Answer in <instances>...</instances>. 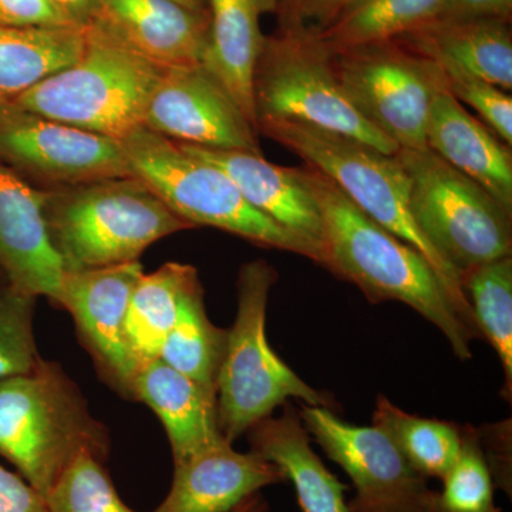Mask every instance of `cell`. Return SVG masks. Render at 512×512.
Wrapping results in <instances>:
<instances>
[{"mask_svg":"<svg viewBox=\"0 0 512 512\" xmlns=\"http://www.w3.org/2000/svg\"><path fill=\"white\" fill-rule=\"evenodd\" d=\"M296 170L322 218V266L356 285L369 302L406 303L441 330L458 359H471L478 336L427 259L367 217L316 168L303 164Z\"/></svg>","mask_w":512,"mask_h":512,"instance_id":"obj_1","label":"cell"},{"mask_svg":"<svg viewBox=\"0 0 512 512\" xmlns=\"http://www.w3.org/2000/svg\"><path fill=\"white\" fill-rule=\"evenodd\" d=\"M86 451L106 461L109 430L62 365L42 357L28 375L0 380V457L40 494Z\"/></svg>","mask_w":512,"mask_h":512,"instance_id":"obj_2","label":"cell"},{"mask_svg":"<svg viewBox=\"0 0 512 512\" xmlns=\"http://www.w3.org/2000/svg\"><path fill=\"white\" fill-rule=\"evenodd\" d=\"M256 131L326 175L367 217L419 251L433 266L468 328L481 338L461 275L414 220L410 180L396 154L382 153L353 138L292 121L258 124Z\"/></svg>","mask_w":512,"mask_h":512,"instance_id":"obj_3","label":"cell"},{"mask_svg":"<svg viewBox=\"0 0 512 512\" xmlns=\"http://www.w3.org/2000/svg\"><path fill=\"white\" fill-rule=\"evenodd\" d=\"M42 191L47 231L66 271L138 261L160 239L194 228L137 177Z\"/></svg>","mask_w":512,"mask_h":512,"instance_id":"obj_4","label":"cell"},{"mask_svg":"<svg viewBox=\"0 0 512 512\" xmlns=\"http://www.w3.org/2000/svg\"><path fill=\"white\" fill-rule=\"evenodd\" d=\"M163 70L87 25L79 59L13 101L47 119L120 141L144 127L148 100Z\"/></svg>","mask_w":512,"mask_h":512,"instance_id":"obj_5","label":"cell"},{"mask_svg":"<svg viewBox=\"0 0 512 512\" xmlns=\"http://www.w3.org/2000/svg\"><path fill=\"white\" fill-rule=\"evenodd\" d=\"M120 144L133 177L192 227L221 229L259 247L292 252L322 265L318 249L255 210L217 165L146 127Z\"/></svg>","mask_w":512,"mask_h":512,"instance_id":"obj_6","label":"cell"},{"mask_svg":"<svg viewBox=\"0 0 512 512\" xmlns=\"http://www.w3.org/2000/svg\"><path fill=\"white\" fill-rule=\"evenodd\" d=\"M278 272L265 259L242 265L238 274V309L228 329L227 348L217 380L218 420L231 443L289 399L332 409V397L313 389L276 355L266 336L269 293Z\"/></svg>","mask_w":512,"mask_h":512,"instance_id":"obj_7","label":"cell"},{"mask_svg":"<svg viewBox=\"0 0 512 512\" xmlns=\"http://www.w3.org/2000/svg\"><path fill=\"white\" fill-rule=\"evenodd\" d=\"M252 99L256 127L292 121L353 138L392 156L399 151L352 106L336 76L332 50L316 33L278 28L265 36Z\"/></svg>","mask_w":512,"mask_h":512,"instance_id":"obj_8","label":"cell"},{"mask_svg":"<svg viewBox=\"0 0 512 512\" xmlns=\"http://www.w3.org/2000/svg\"><path fill=\"white\" fill-rule=\"evenodd\" d=\"M410 180L414 220L434 248L463 276L511 256L512 215L430 148L396 153Z\"/></svg>","mask_w":512,"mask_h":512,"instance_id":"obj_9","label":"cell"},{"mask_svg":"<svg viewBox=\"0 0 512 512\" xmlns=\"http://www.w3.org/2000/svg\"><path fill=\"white\" fill-rule=\"evenodd\" d=\"M333 67L357 113L404 150H424L431 101L447 89L436 63L399 40L332 50Z\"/></svg>","mask_w":512,"mask_h":512,"instance_id":"obj_10","label":"cell"},{"mask_svg":"<svg viewBox=\"0 0 512 512\" xmlns=\"http://www.w3.org/2000/svg\"><path fill=\"white\" fill-rule=\"evenodd\" d=\"M309 436L355 487L350 512H434L436 493L392 439L376 426H355L333 409L301 403Z\"/></svg>","mask_w":512,"mask_h":512,"instance_id":"obj_11","label":"cell"},{"mask_svg":"<svg viewBox=\"0 0 512 512\" xmlns=\"http://www.w3.org/2000/svg\"><path fill=\"white\" fill-rule=\"evenodd\" d=\"M0 163L37 190L133 177L120 141L0 103Z\"/></svg>","mask_w":512,"mask_h":512,"instance_id":"obj_12","label":"cell"},{"mask_svg":"<svg viewBox=\"0 0 512 512\" xmlns=\"http://www.w3.org/2000/svg\"><path fill=\"white\" fill-rule=\"evenodd\" d=\"M143 274L140 261L66 271L53 299L72 316L80 343L103 382L127 400L140 367L127 342V309Z\"/></svg>","mask_w":512,"mask_h":512,"instance_id":"obj_13","label":"cell"},{"mask_svg":"<svg viewBox=\"0 0 512 512\" xmlns=\"http://www.w3.org/2000/svg\"><path fill=\"white\" fill-rule=\"evenodd\" d=\"M144 127L185 146L262 153L256 128L202 64L163 70Z\"/></svg>","mask_w":512,"mask_h":512,"instance_id":"obj_14","label":"cell"},{"mask_svg":"<svg viewBox=\"0 0 512 512\" xmlns=\"http://www.w3.org/2000/svg\"><path fill=\"white\" fill-rule=\"evenodd\" d=\"M89 25L109 33L151 63L202 64L210 36V12L174 0H94Z\"/></svg>","mask_w":512,"mask_h":512,"instance_id":"obj_15","label":"cell"},{"mask_svg":"<svg viewBox=\"0 0 512 512\" xmlns=\"http://www.w3.org/2000/svg\"><path fill=\"white\" fill-rule=\"evenodd\" d=\"M45 195L0 163V274L12 288L53 302L64 268L47 231Z\"/></svg>","mask_w":512,"mask_h":512,"instance_id":"obj_16","label":"cell"},{"mask_svg":"<svg viewBox=\"0 0 512 512\" xmlns=\"http://www.w3.org/2000/svg\"><path fill=\"white\" fill-rule=\"evenodd\" d=\"M285 481L276 464L221 439L174 461L170 491L154 512H229L262 488Z\"/></svg>","mask_w":512,"mask_h":512,"instance_id":"obj_17","label":"cell"},{"mask_svg":"<svg viewBox=\"0 0 512 512\" xmlns=\"http://www.w3.org/2000/svg\"><path fill=\"white\" fill-rule=\"evenodd\" d=\"M181 146L220 167L255 210L318 249L322 258V218L296 167L269 163L252 151Z\"/></svg>","mask_w":512,"mask_h":512,"instance_id":"obj_18","label":"cell"},{"mask_svg":"<svg viewBox=\"0 0 512 512\" xmlns=\"http://www.w3.org/2000/svg\"><path fill=\"white\" fill-rule=\"evenodd\" d=\"M396 40L436 63L447 77L512 89V32L507 20L436 19Z\"/></svg>","mask_w":512,"mask_h":512,"instance_id":"obj_19","label":"cell"},{"mask_svg":"<svg viewBox=\"0 0 512 512\" xmlns=\"http://www.w3.org/2000/svg\"><path fill=\"white\" fill-rule=\"evenodd\" d=\"M426 144L451 167L483 187L512 215V154L448 90L431 101Z\"/></svg>","mask_w":512,"mask_h":512,"instance_id":"obj_20","label":"cell"},{"mask_svg":"<svg viewBox=\"0 0 512 512\" xmlns=\"http://www.w3.org/2000/svg\"><path fill=\"white\" fill-rule=\"evenodd\" d=\"M131 400L150 407L163 423L173 461L225 439L218 420L217 390L153 359L138 367Z\"/></svg>","mask_w":512,"mask_h":512,"instance_id":"obj_21","label":"cell"},{"mask_svg":"<svg viewBox=\"0 0 512 512\" xmlns=\"http://www.w3.org/2000/svg\"><path fill=\"white\" fill-rule=\"evenodd\" d=\"M279 0H208L210 36L202 66L222 84L256 128L252 80L265 35L262 15Z\"/></svg>","mask_w":512,"mask_h":512,"instance_id":"obj_22","label":"cell"},{"mask_svg":"<svg viewBox=\"0 0 512 512\" xmlns=\"http://www.w3.org/2000/svg\"><path fill=\"white\" fill-rule=\"evenodd\" d=\"M247 434L251 450L284 471L302 512H350L346 485L313 451L311 436L293 404L285 403L281 416L266 417Z\"/></svg>","mask_w":512,"mask_h":512,"instance_id":"obj_23","label":"cell"},{"mask_svg":"<svg viewBox=\"0 0 512 512\" xmlns=\"http://www.w3.org/2000/svg\"><path fill=\"white\" fill-rule=\"evenodd\" d=\"M198 284L201 281L197 269L180 262H167L138 279L126 318L127 342L138 366L157 359L184 296Z\"/></svg>","mask_w":512,"mask_h":512,"instance_id":"obj_24","label":"cell"},{"mask_svg":"<svg viewBox=\"0 0 512 512\" xmlns=\"http://www.w3.org/2000/svg\"><path fill=\"white\" fill-rule=\"evenodd\" d=\"M84 28L18 29L0 25V103L76 62Z\"/></svg>","mask_w":512,"mask_h":512,"instance_id":"obj_25","label":"cell"},{"mask_svg":"<svg viewBox=\"0 0 512 512\" xmlns=\"http://www.w3.org/2000/svg\"><path fill=\"white\" fill-rule=\"evenodd\" d=\"M447 0H353L328 28L316 33L330 50L399 39L443 12Z\"/></svg>","mask_w":512,"mask_h":512,"instance_id":"obj_26","label":"cell"},{"mask_svg":"<svg viewBox=\"0 0 512 512\" xmlns=\"http://www.w3.org/2000/svg\"><path fill=\"white\" fill-rule=\"evenodd\" d=\"M372 424L392 439L410 466L427 480H443L460 454L463 427L406 413L383 394L377 397Z\"/></svg>","mask_w":512,"mask_h":512,"instance_id":"obj_27","label":"cell"},{"mask_svg":"<svg viewBox=\"0 0 512 512\" xmlns=\"http://www.w3.org/2000/svg\"><path fill=\"white\" fill-rule=\"evenodd\" d=\"M227 338L228 330L218 328L208 318L204 289L198 284L184 296L157 359L202 386L217 390Z\"/></svg>","mask_w":512,"mask_h":512,"instance_id":"obj_28","label":"cell"},{"mask_svg":"<svg viewBox=\"0 0 512 512\" xmlns=\"http://www.w3.org/2000/svg\"><path fill=\"white\" fill-rule=\"evenodd\" d=\"M481 338L487 340L504 370V399L512 394V258L476 266L461 276Z\"/></svg>","mask_w":512,"mask_h":512,"instance_id":"obj_29","label":"cell"},{"mask_svg":"<svg viewBox=\"0 0 512 512\" xmlns=\"http://www.w3.org/2000/svg\"><path fill=\"white\" fill-rule=\"evenodd\" d=\"M463 427V443L456 463L444 476L436 493L434 512H501L495 504V483L481 446L480 433Z\"/></svg>","mask_w":512,"mask_h":512,"instance_id":"obj_30","label":"cell"},{"mask_svg":"<svg viewBox=\"0 0 512 512\" xmlns=\"http://www.w3.org/2000/svg\"><path fill=\"white\" fill-rule=\"evenodd\" d=\"M104 463L90 451L74 458L46 495L50 512H137L121 500Z\"/></svg>","mask_w":512,"mask_h":512,"instance_id":"obj_31","label":"cell"},{"mask_svg":"<svg viewBox=\"0 0 512 512\" xmlns=\"http://www.w3.org/2000/svg\"><path fill=\"white\" fill-rule=\"evenodd\" d=\"M36 299L0 284V380L28 375L42 359L33 333Z\"/></svg>","mask_w":512,"mask_h":512,"instance_id":"obj_32","label":"cell"},{"mask_svg":"<svg viewBox=\"0 0 512 512\" xmlns=\"http://www.w3.org/2000/svg\"><path fill=\"white\" fill-rule=\"evenodd\" d=\"M447 90L460 103L480 114L487 127L508 147L512 146V97L507 90L483 80L447 77Z\"/></svg>","mask_w":512,"mask_h":512,"instance_id":"obj_33","label":"cell"},{"mask_svg":"<svg viewBox=\"0 0 512 512\" xmlns=\"http://www.w3.org/2000/svg\"><path fill=\"white\" fill-rule=\"evenodd\" d=\"M350 2L353 0H279L275 10L278 28L320 33Z\"/></svg>","mask_w":512,"mask_h":512,"instance_id":"obj_34","label":"cell"},{"mask_svg":"<svg viewBox=\"0 0 512 512\" xmlns=\"http://www.w3.org/2000/svg\"><path fill=\"white\" fill-rule=\"evenodd\" d=\"M0 25L18 29L76 28L49 0H0Z\"/></svg>","mask_w":512,"mask_h":512,"instance_id":"obj_35","label":"cell"},{"mask_svg":"<svg viewBox=\"0 0 512 512\" xmlns=\"http://www.w3.org/2000/svg\"><path fill=\"white\" fill-rule=\"evenodd\" d=\"M0 512H50L46 497L0 464Z\"/></svg>","mask_w":512,"mask_h":512,"instance_id":"obj_36","label":"cell"},{"mask_svg":"<svg viewBox=\"0 0 512 512\" xmlns=\"http://www.w3.org/2000/svg\"><path fill=\"white\" fill-rule=\"evenodd\" d=\"M512 0H447L437 19H500L511 22Z\"/></svg>","mask_w":512,"mask_h":512,"instance_id":"obj_37","label":"cell"},{"mask_svg":"<svg viewBox=\"0 0 512 512\" xmlns=\"http://www.w3.org/2000/svg\"><path fill=\"white\" fill-rule=\"evenodd\" d=\"M53 8L76 28H86L92 19L94 0H49Z\"/></svg>","mask_w":512,"mask_h":512,"instance_id":"obj_38","label":"cell"},{"mask_svg":"<svg viewBox=\"0 0 512 512\" xmlns=\"http://www.w3.org/2000/svg\"><path fill=\"white\" fill-rule=\"evenodd\" d=\"M229 512H269L268 501L261 494H254L242 501L234 510Z\"/></svg>","mask_w":512,"mask_h":512,"instance_id":"obj_39","label":"cell"},{"mask_svg":"<svg viewBox=\"0 0 512 512\" xmlns=\"http://www.w3.org/2000/svg\"><path fill=\"white\" fill-rule=\"evenodd\" d=\"M174 2L192 10H208V0H174Z\"/></svg>","mask_w":512,"mask_h":512,"instance_id":"obj_40","label":"cell"},{"mask_svg":"<svg viewBox=\"0 0 512 512\" xmlns=\"http://www.w3.org/2000/svg\"><path fill=\"white\" fill-rule=\"evenodd\" d=\"M0 284H8V282L5 281V278H3L2 274H0Z\"/></svg>","mask_w":512,"mask_h":512,"instance_id":"obj_41","label":"cell"}]
</instances>
